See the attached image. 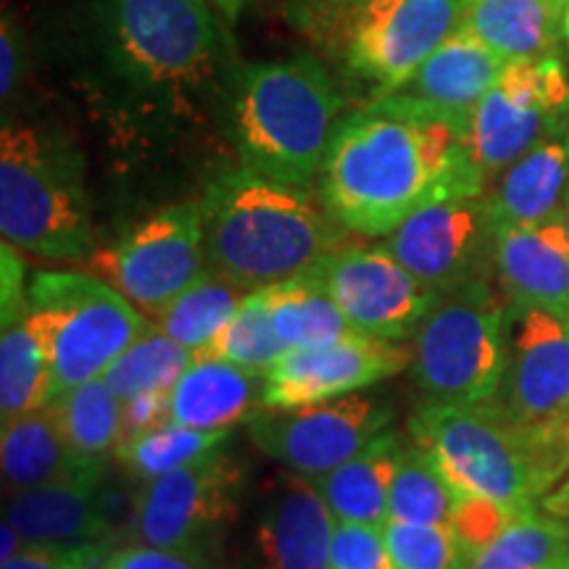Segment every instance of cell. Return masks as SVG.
Listing matches in <instances>:
<instances>
[{"label":"cell","instance_id":"obj_1","mask_svg":"<svg viewBox=\"0 0 569 569\" xmlns=\"http://www.w3.org/2000/svg\"><path fill=\"white\" fill-rule=\"evenodd\" d=\"M317 180L330 217L365 238H388L430 203L488 193L469 156V122L407 92L348 117Z\"/></svg>","mask_w":569,"mask_h":569},{"label":"cell","instance_id":"obj_2","mask_svg":"<svg viewBox=\"0 0 569 569\" xmlns=\"http://www.w3.org/2000/svg\"><path fill=\"white\" fill-rule=\"evenodd\" d=\"M206 259L243 293L311 272L346 243L325 203L253 169L219 177L201 201Z\"/></svg>","mask_w":569,"mask_h":569},{"label":"cell","instance_id":"obj_3","mask_svg":"<svg viewBox=\"0 0 569 569\" xmlns=\"http://www.w3.org/2000/svg\"><path fill=\"white\" fill-rule=\"evenodd\" d=\"M411 436L459 493L488 498L515 515L532 511L569 467V419L528 427L515 422L501 403L427 401L411 417Z\"/></svg>","mask_w":569,"mask_h":569},{"label":"cell","instance_id":"obj_4","mask_svg":"<svg viewBox=\"0 0 569 569\" xmlns=\"http://www.w3.org/2000/svg\"><path fill=\"white\" fill-rule=\"evenodd\" d=\"M98 38L117 82L169 117H193L217 82L222 38L206 0H98Z\"/></svg>","mask_w":569,"mask_h":569},{"label":"cell","instance_id":"obj_5","mask_svg":"<svg viewBox=\"0 0 569 569\" xmlns=\"http://www.w3.org/2000/svg\"><path fill=\"white\" fill-rule=\"evenodd\" d=\"M343 109L336 82L315 56L253 63L232 80V134L253 172L309 188L322 172Z\"/></svg>","mask_w":569,"mask_h":569},{"label":"cell","instance_id":"obj_6","mask_svg":"<svg viewBox=\"0 0 569 569\" xmlns=\"http://www.w3.org/2000/svg\"><path fill=\"white\" fill-rule=\"evenodd\" d=\"M0 232L6 243L48 261L96 253L80 167L67 146L30 124L0 130Z\"/></svg>","mask_w":569,"mask_h":569},{"label":"cell","instance_id":"obj_7","mask_svg":"<svg viewBox=\"0 0 569 569\" xmlns=\"http://www.w3.org/2000/svg\"><path fill=\"white\" fill-rule=\"evenodd\" d=\"M509 327L511 303L490 277L440 293L411 346V372L427 401L498 403L509 367Z\"/></svg>","mask_w":569,"mask_h":569},{"label":"cell","instance_id":"obj_8","mask_svg":"<svg viewBox=\"0 0 569 569\" xmlns=\"http://www.w3.org/2000/svg\"><path fill=\"white\" fill-rule=\"evenodd\" d=\"M27 284V319L40 332L51 361L53 401L103 377L153 325L138 306L96 274L34 272Z\"/></svg>","mask_w":569,"mask_h":569},{"label":"cell","instance_id":"obj_9","mask_svg":"<svg viewBox=\"0 0 569 569\" xmlns=\"http://www.w3.org/2000/svg\"><path fill=\"white\" fill-rule=\"evenodd\" d=\"M472 0H353L301 27L361 80L377 98L398 92L419 67L457 34Z\"/></svg>","mask_w":569,"mask_h":569},{"label":"cell","instance_id":"obj_10","mask_svg":"<svg viewBox=\"0 0 569 569\" xmlns=\"http://www.w3.org/2000/svg\"><path fill=\"white\" fill-rule=\"evenodd\" d=\"M84 264L142 315L156 317L209 269L201 203L151 213L119 243L96 251Z\"/></svg>","mask_w":569,"mask_h":569},{"label":"cell","instance_id":"obj_11","mask_svg":"<svg viewBox=\"0 0 569 569\" xmlns=\"http://www.w3.org/2000/svg\"><path fill=\"white\" fill-rule=\"evenodd\" d=\"M569 80L557 56L511 61L469 119V156L486 182L565 130Z\"/></svg>","mask_w":569,"mask_h":569},{"label":"cell","instance_id":"obj_12","mask_svg":"<svg viewBox=\"0 0 569 569\" xmlns=\"http://www.w3.org/2000/svg\"><path fill=\"white\" fill-rule=\"evenodd\" d=\"M390 419L393 409L382 398L351 393L296 409H261L248 422V436L288 472L317 480L388 432Z\"/></svg>","mask_w":569,"mask_h":569},{"label":"cell","instance_id":"obj_13","mask_svg":"<svg viewBox=\"0 0 569 569\" xmlns=\"http://www.w3.org/2000/svg\"><path fill=\"white\" fill-rule=\"evenodd\" d=\"M240 482L243 472L222 451L146 482L134 501V538L156 549L201 557V549L238 515Z\"/></svg>","mask_w":569,"mask_h":569},{"label":"cell","instance_id":"obj_14","mask_svg":"<svg viewBox=\"0 0 569 569\" xmlns=\"http://www.w3.org/2000/svg\"><path fill=\"white\" fill-rule=\"evenodd\" d=\"M311 274L336 298L356 332L380 340L415 338L440 293L409 272L386 246H340Z\"/></svg>","mask_w":569,"mask_h":569},{"label":"cell","instance_id":"obj_15","mask_svg":"<svg viewBox=\"0 0 569 569\" xmlns=\"http://www.w3.org/2000/svg\"><path fill=\"white\" fill-rule=\"evenodd\" d=\"M390 253L436 293L488 280L496 253L486 196L430 203L386 238Z\"/></svg>","mask_w":569,"mask_h":569},{"label":"cell","instance_id":"obj_16","mask_svg":"<svg viewBox=\"0 0 569 569\" xmlns=\"http://www.w3.org/2000/svg\"><path fill=\"white\" fill-rule=\"evenodd\" d=\"M501 409L519 425L569 419V317L546 309H511L509 367Z\"/></svg>","mask_w":569,"mask_h":569},{"label":"cell","instance_id":"obj_17","mask_svg":"<svg viewBox=\"0 0 569 569\" xmlns=\"http://www.w3.org/2000/svg\"><path fill=\"white\" fill-rule=\"evenodd\" d=\"M409 365L411 348L369 336L322 348H298L284 353L267 375L264 409H296L359 393Z\"/></svg>","mask_w":569,"mask_h":569},{"label":"cell","instance_id":"obj_18","mask_svg":"<svg viewBox=\"0 0 569 569\" xmlns=\"http://www.w3.org/2000/svg\"><path fill=\"white\" fill-rule=\"evenodd\" d=\"M6 519L24 549L109 559L111 525L101 501V478L61 480L11 493Z\"/></svg>","mask_w":569,"mask_h":569},{"label":"cell","instance_id":"obj_19","mask_svg":"<svg viewBox=\"0 0 569 569\" xmlns=\"http://www.w3.org/2000/svg\"><path fill=\"white\" fill-rule=\"evenodd\" d=\"M336 528L338 519L315 482L284 472L256 522V569H330Z\"/></svg>","mask_w":569,"mask_h":569},{"label":"cell","instance_id":"obj_20","mask_svg":"<svg viewBox=\"0 0 569 569\" xmlns=\"http://www.w3.org/2000/svg\"><path fill=\"white\" fill-rule=\"evenodd\" d=\"M493 269L511 309L569 317V230L561 217L496 234Z\"/></svg>","mask_w":569,"mask_h":569},{"label":"cell","instance_id":"obj_21","mask_svg":"<svg viewBox=\"0 0 569 569\" xmlns=\"http://www.w3.org/2000/svg\"><path fill=\"white\" fill-rule=\"evenodd\" d=\"M267 375L248 372L230 361L196 356L169 393V422L193 430L230 432L264 409Z\"/></svg>","mask_w":569,"mask_h":569},{"label":"cell","instance_id":"obj_22","mask_svg":"<svg viewBox=\"0 0 569 569\" xmlns=\"http://www.w3.org/2000/svg\"><path fill=\"white\" fill-rule=\"evenodd\" d=\"M569 184V124L517 159L486 193L496 234L559 217Z\"/></svg>","mask_w":569,"mask_h":569},{"label":"cell","instance_id":"obj_23","mask_svg":"<svg viewBox=\"0 0 569 569\" xmlns=\"http://www.w3.org/2000/svg\"><path fill=\"white\" fill-rule=\"evenodd\" d=\"M503 69H507V61L501 56H496L469 32L459 30L398 92H407L417 101L436 106V109L469 122L482 98L503 74Z\"/></svg>","mask_w":569,"mask_h":569},{"label":"cell","instance_id":"obj_24","mask_svg":"<svg viewBox=\"0 0 569 569\" xmlns=\"http://www.w3.org/2000/svg\"><path fill=\"white\" fill-rule=\"evenodd\" d=\"M0 459L3 482L11 493L61 480L103 478V461L82 459L71 451L48 407L3 425Z\"/></svg>","mask_w":569,"mask_h":569},{"label":"cell","instance_id":"obj_25","mask_svg":"<svg viewBox=\"0 0 569 569\" xmlns=\"http://www.w3.org/2000/svg\"><path fill=\"white\" fill-rule=\"evenodd\" d=\"M407 443L396 430L382 432L365 451L325 478L311 480L338 522L382 528L388 522L390 486Z\"/></svg>","mask_w":569,"mask_h":569},{"label":"cell","instance_id":"obj_26","mask_svg":"<svg viewBox=\"0 0 569 569\" xmlns=\"http://www.w3.org/2000/svg\"><path fill=\"white\" fill-rule=\"evenodd\" d=\"M559 21L546 0H472L461 30L511 63L553 56Z\"/></svg>","mask_w":569,"mask_h":569},{"label":"cell","instance_id":"obj_27","mask_svg":"<svg viewBox=\"0 0 569 569\" xmlns=\"http://www.w3.org/2000/svg\"><path fill=\"white\" fill-rule=\"evenodd\" d=\"M261 296L267 298L274 330L288 351L322 348L361 336L311 272L261 288Z\"/></svg>","mask_w":569,"mask_h":569},{"label":"cell","instance_id":"obj_28","mask_svg":"<svg viewBox=\"0 0 569 569\" xmlns=\"http://www.w3.org/2000/svg\"><path fill=\"white\" fill-rule=\"evenodd\" d=\"M246 296L248 293L209 267L184 293L153 317V325L174 343L198 356L222 336Z\"/></svg>","mask_w":569,"mask_h":569},{"label":"cell","instance_id":"obj_29","mask_svg":"<svg viewBox=\"0 0 569 569\" xmlns=\"http://www.w3.org/2000/svg\"><path fill=\"white\" fill-rule=\"evenodd\" d=\"M53 401V375L40 332L30 319L3 327L0 338V419L46 409Z\"/></svg>","mask_w":569,"mask_h":569},{"label":"cell","instance_id":"obj_30","mask_svg":"<svg viewBox=\"0 0 569 569\" xmlns=\"http://www.w3.org/2000/svg\"><path fill=\"white\" fill-rule=\"evenodd\" d=\"M71 451L82 459L103 461L122 440L124 401L106 386L103 377L69 390L48 403Z\"/></svg>","mask_w":569,"mask_h":569},{"label":"cell","instance_id":"obj_31","mask_svg":"<svg viewBox=\"0 0 569 569\" xmlns=\"http://www.w3.org/2000/svg\"><path fill=\"white\" fill-rule=\"evenodd\" d=\"M461 493L422 446H407L390 486L388 519L451 530Z\"/></svg>","mask_w":569,"mask_h":569},{"label":"cell","instance_id":"obj_32","mask_svg":"<svg viewBox=\"0 0 569 569\" xmlns=\"http://www.w3.org/2000/svg\"><path fill=\"white\" fill-rule=\"evenodd\" d=\"M461 569H569V540L559 519L525 511Z\"/></svg>","mask_w":569,"mask_h":569},{"label":"cell","instance_id":"obj_33","mask_svg":"<svg viewBox=\"0 0 569 569\" xmlns=\"http://www.w3.org/2000/svg\"><path fill=\"white\" fill-rule=\"evenodd\" d=\"M196 356L163 336L159 327L151 325L146 336H140L113 365L103 372L106 386L122 401L146 393H172L180 377L188 372Z\"/></svg>","mask_w":569,"mask_h":569},{"label":"cell","instance_id":"obj_34","mask_svg":"<svg viewBox=\"0 0 569 569\" xmlns=\"http://www.w3.org/2000/svg\"><path fill=\"white\" fill-rule=\"evenodd\" d=\"M227 436L230 432L193 430V427L167 422L146 432V436L127 440L113 451V457L134 480L151 482L174 472V469L213 457L217 451H222Z\"/></svg>","mask_w":569,"mask_h":569},{"label":"cell","instance_id":"obj_35","mask_svg":"<svg viewBox=\"0 0 569 569\" xmlns=\"http://www.w3.org/2000/svg\"><path fill=\"white\" fill-rule=\"evenodd\" d=\"M284 353H288V346L277 336L267 298L261 296V290H253L243 298L222 336L198 356L230 361L256 375H269Z\"/></svg>","mask_w":569,"mask_h":569},{"label":"cell","instance_id":"obj_36","mask_svg":"<svg viewBox=\"0 0 569 569\" xmlns=\"http://www.w3.org/2000/svg\"><path fill=\"white\" fill-rule=\"evenodd\" d=\"M382 536L396 569H461L465 565L457 538L448 528L388 519Z\"/></svg>","mask_w":569,"mask_h":569},{"label":"cell","instance_id":"obj_37","mask_svg":"<svg viewBox=\"0 0 569 569\" xmlns=\"http://www.w3.org/2000/svg\"><path fill=\"white\" fill-rule=\"evenodd\" d=\"M515 517H517L515 511L501 507V503H493L480 496L461 493L457 515H453V522H451V532L453 538H457L465 561L472 557V553L486 549L490 540L507 528Z\"/></svg>","mask_w":569,"mask_h":569},{"label":"cell","instance_id":"obj_38","mask_svg":"<svg viewBox=\"0 0 569 569\" xmlns=\"http://www.w3.org/2000/svg\"><path fill=\"white\" fill-rule=\"evenodd\" d=\"M330 569H396L382 528L338 522Z\"/></svg>","mask_w":569,"mask_h":569},{"label":"cell","instance_id":"obj_39","mask_svg":"<svg viewBox=\"0 0 569 569\" xmlns=\"http://www.w3.org/2000/svg\"><path fill=\"white\" fill-rule=\"evenodd\" d=\"M98 569H206L201 557L172 549H156V546H130V549L111 551L109 559Z\"/></svg>","mask_w":569,"mask_h":569},{"label":"cell","instance_id":"obj_40","mask_svg":"<svg viewBox=\"0 0 569 569\" xmlns=\"http://www.w3.org/2000/svg\"><path fill=\"white\" fill-rule=\"evenodd\" d=\"M167 422H169V393H146V396L132 398V401L124 403L122 440H119V446L127 443V440L146 436V432H151L156 427Z\"/></svg>","mask_w":569,"mask_h":569},{"label":"cell","instance_id":"obj_41","mask_svg":"<svg viewBox=\"0 0 569 569\" xmlns=\"http://www.w3.org/2000/svg\"><path fill=\"white\" fill-rule=\"evenodd\" d=\"M30 311V284H24V264L11 243L3 240V327L21 322Z\"/></svg>","mask_w":569,"mask_h":569},{"label":"cell","instance_id":"obj_42","mask_svg":"<svg viewBox=\"0 0 569 569\" xmlns=\"http://www.w3.org/2000/svg\"><path fill=\"white\" fill-rule=\"evenodd\" d=\"M24 71V46H21V32L9 13L3 17L0 27V98L9 103V98L17 92Z\"/></svg>","mask_w":569,"mask_h":569},{"label":"cell","instance_id":"obj_43","mask_svg":"<svg viewBox=\"0 0 569 569\" xmlns=\"http://www.w3.org/2000/svg\"><path fill=\"white\" fill-rule=\"evenodd\" d=\"M103 559L80 557V553H56V551H38L24 549L17 557L3 561L0 569H98Z\"/></svg>","mask_w":569,"mask_h":569},{"label":"cell","instance_id":"obj_44","mask_svg":"<svg viewBox=\"0 0 569 569\" xmlns=\"http://www.w3.org/2000/svg\"><path fill=\"white\" fill-rule=\"evenodd\" d=\"M348 3H353V0H293V3H290V21L301 30L309 21L325 17V13L336 9H343Z\"/></svg>","mask_w":569,"mask_h":569},{"label":"cell","instance_id":"obj_45","mask_svg":"<svg viewBox=\"0 0 569 569\" xmlns=\"http://www.w3.org/2000/svg\"><path fill=\"white\" fill-rule=\"evenodd\" d=\"M24 551V543H21V536L17 532V528L3 517V551H0V559L9 561L17 557V553Z\"/></svg>","mask_w":569,"mask_h":569},{"label":"cell","instance_id":"obj_46","mask_svg":"<svg viewBox=\"0 0 569 569\" xmlns=\"http://www.w3.org/2000/svg\"><path fill=\"white\" fill-rule=\"evenodd\" d=\"M213 3L219 6V11L224 13L227 21H234V19L240 17V11L246 9L248 0H213Z\"/></svg>","mask_w":569,"mask_h":569},{"label":"cell","instance_id":"obj_47","mask_svg":"<svg viewBox=\"0 0 569 569\" xmlns=\"http://www.w3.org/2000/svg\"><path fill=\"white\" fill-rule=\"evenodd\" d=\"M546 515H551L553 519H559V525L565 528V536L569 540V509H557V511H546Z\"/></svg>","mask_w":569,"mask_h":569},{"label":"cell","instance_id":"obj_48","mask_svg":"<svg viewBox=\"0 0 569 569\" xmlns=\"http://www.w3.org/2000/svg\"><path fill=\"white\" fill-rule=\"evenodd\" d=\"M567 3H569V0H546V6H549V9H551L553 13H557L559 19L565 17V9H567Z\"/></svg>","mask_w":569,"mask_h":569},{"label":"cell","instance_id":"obj_49","mask_svg":"<svg viewBox=\"0 0 569 569\" xmlns=\"http://www.w3.org/2000/svg\"><path fill=\"white\" fill-rule=\"evenodd\" d=\"M561 30H565V38L569 42V3H567V9H565V17H561Z\"/></svg>","mask_w":569,"mask_h":569},{"label":"cell","instance_id":"obj_50","mask_svg":"<svg viewBox=\"0 0 569 569\" xmlns=\"http://www.w3.org/2000/svg\"><path fill=\"white\" fill-rule=\"evenodd\" d=\"M567 230H569V222H567Z\"/></svg>","mask_w":569,"mask_h":569},{"label":"cell","instance_id":"obj_51","mask_svg":"<svg viewBox=\"0 0 569 569\" xmlns=\"http://www.w3.org/2000/svg\"><path fill=\"white\" fill-rule=\"evenodd\" d=\"M567 124H569V117H567Z\"/></svg>","mask_w":569,"mask_h":569}]
</instances>
